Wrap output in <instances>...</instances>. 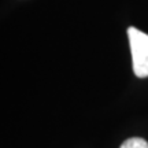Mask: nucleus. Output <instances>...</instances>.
<instances>
[{"mask_svg": "<svg viewBox=\"0 0 148 148\" xmlns=\"http://www.w3.org/2000/svg\"><path fill=\"white\" fill-rule=\"evenodd\" d=\"M133 71L138 78L148 77V34L137 27H127Z\"/></svg>", "mask_w": 148, "mask_h": 148, "instance_id": "f257e3e1", "label": "nucleus"}, {"mask_svg": "<svg viewBox=\"0 0 148 148\" xmlns=\"http://www.w3.org/2000/svg\"><path fill=\"white\" fill-rule=\"evenodd\" d=\"M119 148H148V143L141 137H130L125 140Z\"/></svg>", "mask_w": 148, "mask_h": 148, "instance_id": "f03ea898", "label": "nucleus"}]
</instances>
